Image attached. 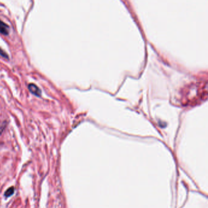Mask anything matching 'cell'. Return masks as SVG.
Returning a JSON list of instances; mask_svg holds the SVG:
<instances>
[{
    "mask_svg": "<svg viewBox=\"0 0 208 208\" xmlns=\"http://www.w3.org/2000/svg\"><path fill=\"white\" fill-rule=\"evenodd\" d=\"M28 89L32 94L35 95L36 96H40L41 95V90L38 88V87L36 85L34 84H29Z\"/></svg>",
    "mask_w": 208,
    "mask_h": 208,
    "instance_id": "1",
    "label": "cell"
},
{
    "mask_svg": "<svg viewBox=\"0 0 208 208\" xmlns=\"http://www.w3.org/2000/svg\"><path fill=\"white\" fill-rule=\"evenodd\" d=\"M9 31H10L9 26L1 20H0V32L4 35H8Z\"/></svg>",
    "mask_w": 208,
    "mask_h": 208,
    "instance_id": "2",
    "label": "cell"
},
{
    "mask_svg": "<svg viewBox=\"0 0 208 208\" xmlns=\"http://www.w3.org/2000/svg\"><path fill=\"white\" fill-rule=\"evenodd\" d=\"M14 192V188L13 187H10L9 188H8V189L5 192V196L6 197H9L11 196L13 193Z\"/></svg>",
    "mask_w": 208,
    "mask_h": 208,
    "instance_id": "3",
    "label": "cell"
},
{
    "mask_svg": "<svg viewBox=\"0 0 208 208\" xmlns=\"http://www.w3.org/2000/svg\"><path fill=\"white\" fill-rule=\"evenodd\" d=\"M0 55H1L2 56H3L4 57H8V56H7V54H6V53H5V52H4V51H3L1 49V48H0Z\"/></svg>",
    "mask_w": 208,
    "mask_h": 208,
    "instance_id": "4",
    "label": "cell"
}]
</instances>
